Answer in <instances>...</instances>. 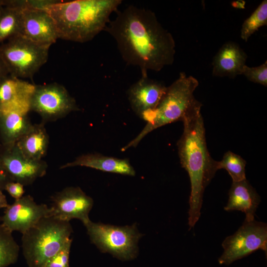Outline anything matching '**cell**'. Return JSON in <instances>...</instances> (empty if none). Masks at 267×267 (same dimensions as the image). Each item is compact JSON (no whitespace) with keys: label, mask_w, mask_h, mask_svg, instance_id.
Masks as SVG:
<instances>
[{"label":"cell","mask_w":267,"mask_h":267,"mask_svg":"<svg viewBox=\"0 0 267 267\" xmlns=\"http://www.w3.org/2000/svg\"><path fill=\"white\" fill-rule=\"evenodd\" d=\"M167 88L162 82L149 78L147 72L141 73V78L128 91L132 109L142 119L156 107Z\"/></svg>","instance_id":"5bb4252c"},{"label":"cell","mask_w":267,"mask_h":267,"mask_svg":"<svg viewBox=\"0 0 267 267\" xmlns=\"http://www.w3.org/2000/svg\"><path fill=\"white\" fill-rule=\"evenodd\" d=\"M35 85L9 74L0 79V111L28 114Z\"/></svg>","instance_id":"9a60e30c"},{"label":"cell","mask_w":267,"mask_h":267,"mask_svg":"<svg viewBox=\"0 0 267 267\" xmlns=\"http://www.w3.org/2000/svg\"><path fill=\"white\" fill-rule=\"evenodd\" d=\"M267 25V0H264L243 23L240 37L245 42L260 28Z\"/></svg>","instance_id":"cb8c5ba5"},{"label":"cell","mask_w":267,"mask_h":267,"mask_svg":"<svg viewBox=\"0 0 267 267\" xmlns=\"http://www.w3.org/2000/svg\"><path fill=\"white\" fill-rule=\"evenodd\" d=\"M223 252L219 259L220 264L229 265L258 250L267 251V225L262 222L245 220L232 235L222 244Z\"/></svg>","instance_id":"ba28073f"},{"label":"cell","mask_w":267,"mask_h":267,"mask_svg":"<svg viewBox=\"0 0 267 267\" xmlns=\"http://www.w3.org/2000/svg\"><path fill=\"white\" fill-rule=\"evenodd\" d=\"M72 238L45 265L44 267H69V256Z\"/></svg>","instance_id":"484cf974"},{"label":"cell","mask_w":267,"mask_h":267,"mask_svg":"<svg viewBox=\"0 0 267 267\" xmlns=\"http://www.w3.org/2000/svg\"><path fill=\"white\" fill-rule=\"evenodd\" d=\"M199 85L198 81L192 76L180 72L178 78L170 86L156 107L142 118L146 125L140 133L122 151L136 147L149 133L166 125L178 121L201 111L202 104L197 100L194 92Z\"/></svg>","instance_id":"277c9868"},{"label":"cell","mask_w":267,"mask_h":267,"mask_svg":"<svg viewBox=\"0 0 267 267\" xmlns=\"http://www.w3.org/2000/svg\"><path fill=\"white\" fill-rule=\"evenodd\" d=\"M27 6L22 11L19 36L36 43L50 46L59 39L55 23L44 8Z\"/></svg>","instance_id":"4fadbf2b"},{"label":"cell","mask_w":267,"mask_h":267,"mask_svg":"<svg viewBox=\"0 0 267 267\" xmlns=\"http://www.w3.org/2000/svg\"><path fill=\"white\" fill-rule=\"evenodd\" d=\"M79 110L75 99L62 85L56 83L35 85L31 110L39 114L43 122L55 121Z\"/></svg>","instance_id":"9c48e42d"},{"label":"cell","mask_w":267,"mask_h":267,"mask_svg":"<svg viewBox=\"0 0 267 267\" xmlns=\"http://www.w3.org/2000/svg\"><path fill=\"white\" fill-rule=\"evenodd\" d=\"M3 5H4V0H0V10L1 9Z\"/></svg>","instance_id":"4dcf8cb0"},{"label":"cell","mask_w":267,"mask_h":267,"mask_svg":"<svg viewBox=\"0 0 267 267\" xmlns=\"http://www.w3.org/2000/svg\"><path fill=\"white\" fill-rule=\"evenodd\" d=\"M183 131L177 143L181 167L190 181L188 225L193 227L198 221L206 186L216 172V162L208 151L204 121L201 111L184 118Z\"/></svg>","instance_id":"7a4b0ae2"},{"label":"cell","mask_w":267,"mask_h":267,"mask_svg":"<svg viewBox=\"0 0 267 267\" xmlns=\"http://www.w3.org/2000/svg\"><path fill=\"white\" fill-rule=\"evenodd\" d=\"M51 199L50 216L67 222L78 219L84 225L90 221L89 215L93 201L79 187H67L55 193Z\"/></svg>","instance_id":"8fae6325"},{"label":"cell","mask_w":267,"mask_h":267,"mask_svg":"<svg viewBox=\"0 0 267 267\" xmlns=\"http://www.w3.org/2000/svg\"><path fill=\"white\" fill-rule=\"evenodd\" d=\"M44 125V122L33 124L16 143L19 150L28 158L42 160L46 154L49 140Z\"/></svg>","instance_id":"ffe728a7"},{"label":"cell","mask_w":267,"mask_h":267,"mask_svg":"<svg viewBox=\"0 0 267 267\" xmlns=\"http://www.w3.org/2000/svg\"><path fill=\"white\" fill-rule=\"evenodd\" d=\"M9 74L7 68L0 56V79Z\"/></svg>","instance_id":"f1b7e54d"},{"label":"cell","mask_w":267,"mask_h":267,"mask_svg":"<svg viewBox=\"0 0 267 267\" xmlns=\"http://www.w3.org/2000/svg\"><path fill=\"white\" fill-rule=\"evenodd\" d=\"M247 58V54L238 44L231 41L224 43L213 58V76L234 78L241 75Z\"/></svg>","instance_id":"2e32d148"},{"label":"cell","mask_w":267,"mask_h":267,"mask_svg":"<svg viewBox=\"0 0 267 267\" xmlns=\"http://www.w3.org/2000/svg\"><path fill=\"white\" fill-rule=\"evenodd\" d=\"M5 190L15 200L21 198L24 193V186L20 183L10 181L5 186Z\"/></svg>","instance_id":"4316f807"},{"label":"cell","mask_w":267,"mask_h":267,"mask_svg":"<svg viewBox=\"0 0 267 267\" xmlns=\"http://www.w3.org/2000/svg\"><path fill=\"white\" fill-rule=\"evenodd\" d=\"M19 246L12 232L0 224V267H7L17 261Z\"/></svg>","instance_id":"7402d4cb"},{"label":"cell","mask_w":267,"mask_h":267,"mask_svg":"<svg viewBox=\"0 0 267 267\" xmlns=\"http://www.w3.org/2000/svg\"><path fill=\"white\" fill-rule=\"evenodd\" d=\"M105 30L115 40L123 60L141 72L171 65L176 54L172 35L151 10L129 5L110 21Z\"/></svg>","instance_id":"6da1fadb"},{"label":"cell","mask_w":267,"mask_h":267,"mask_svg":"<svg viewBox=\"0 0 267 267\" xmlns=\"http://www.w3.org/2000/svg\"><path fill=\"white\" fill-rule=\"evenodd\" d=\"M49 47L18 35L0 45V56L9 75L32 78L46 62Z\"/></svg>","instance_id":"8992f818"},{"label":"cell","mask_w":267,"mask_h":267,"mask_svg":"<svg viewBox=\"0 0 267 267\" xmlns=\"http://www.w3.org/2000/svg\"><path fill=\"white\" fill-rule=\"evenodd\" d=\"M2 191L0 190V208H6L8 206V204L6 196L3 194Z\"/></svg>","instance_id":"f546056e"},{"label":"cell","mask_w":267,"mask_h":267,"mask_svg":"<svg viewBox=\"0 0 267 267\" xmlns=\"http://www.w3.org/2000/svg\"><path fill=\"white\" fill-rule=\"evenodd\" d=\"M261 198L256 190L246 179L232 182L228 193V200L224 209L226 211H239L245 215L246 221L254 220Z\"/></svg>","instance_id":"e0dca14e"},{"label":"cell","mask_w":267,"mask_h":267,"mask_svg":"<svg viewBox=\"0 0 267 267\" xmlns=\"http://www.w3.org/2000/svg\"><path fill=\"white\" fill-rule=\"evenodd\" d=\"M28 114L16 111H0V143L10 146L16 143L32 126Z\"/></svg>","instance_id":"d6986e66"},{"label":"cell","mask_w":267,"mask_h":267,"mask_svg":"<svg viewBox=\"0 0 267 267\" xmlns=\"http://www.w3.org/2000/svg\"><path fill=\"white\" fill-rule=\"evenodd\" d=\"M1 146V144H0V148Z\"/></svg>","instance_id":"1f68e13d"},{"label":"cell","mask_w":267,"mask_h":267,"mask_svg":"<svg viewBox=\"0 0 267 267\" xmlns=\"http://www.w3.org/2000/svg\"><path fill=\"white\" fill-rule=\"evenodd\" d=\"M70 222L51 216L43 218L22 234L21 247L28 267H44L72 238Z\"/></svg>","instance_id":"5b68a950"},{"label":"cell","mask_w":267,"mask_h":267,"mask_svg":"<svg viewBox=\"0 0 267 267\" xmlns=\"http://www.w3.org/2000/svg\"><path fill=\"white\" fill-rule=\"evenodd\" d=\"M0 166L12 181L23 186L31 185L44 176L48 168L43 160H34L25 156L16 144L10 146H1Z\"/></svg>","instance_id":"30bf717a"},{"label":"cell","mask_w":267,"mask_h":267,"mask_svg":"<svg viewBox=\"0 0 267 267\" xmlns=\"http://www.w3.org/2000/svg\"><path fill=\"white\" fill-rule=\"evenodd\" d=\"M91 242L103 253L123 260L136 257L141 234L135 224L119 226L90 220L84 225Z\"/></svg>","instance_id":"52a82bcc"},{"label":"cell","mask_w":267,"mask_h":267,"mask_svg":"<svg viewBox=\"0 0 267 267\" xmlns=\"http://www.w3.org/2000/svg\"><path fill=\"white\" fill-rule=\"evenodd\" d=\"M10 181H12L8 177L6 172L0 166V190H4L5 185Z\"/></svg>","instance_id":"83f0119b"},{"label":"cell","mask_w":267,"mask_h":267,"mask_svg":"<svg viewBox=\"0 0 267 267\" xmlns=\"http://www.w3.org/2000/svg\"><path fill=\"white\" fill-rule=\"evenodd\" d=\"M241 75H244L249 81L267 86V61L260 66L251 67L245 65L241 71Z\"/></svg>","instance_id":"d4e9b609"},{"label":"cell","mask_w":267,"mask_h":267,"mask_svg":"<svg viewBox=\"0 0 267 267\" xmlns=\"http://www.w3.org/2000/svg\"><path fill=\"white\" fill-rule=\"evenodd\" d=\"M76 166L86 167L103 172L134 176L135 171L129 160L105 156L99 153H88L60 166L63 169Z\"/></svg>","instance_id":"ac0fdd59"},{"label":"cell","mask_w":267,"mask_h":267,"mask_svg":"<svg viewBox=\"0 0 267 267\" xmlns=\"http://www.w3.org/2000/svg\"><path fill=\"white\" fill-rule=\"evenodd\" d=\"M121 0L55 1L44 8L53 18L59 39L85 43L92 40L110 21Z\"/></svg>","instance_id":"3957f363"},{"label":"cell","mask_w":267,"mask_h":267,"mask_svg":"<svg viewBox=\"0 0 267 267\" xmlns=\"http://www.w3.org/2000/svg\"><path fill=\"white\" fill-rule=\"evenodd\" d=\"M0 10V45L19 35L22 13L27 0H3Z\"/></svg>","instance_id":"44dd1931"},{"label":"cell","mask_w":267,"mask_h":267,"mask_svg":"<svg viewBox=\"0 0 267 267\" xmlns=\"http://www.w3.org/2000/svg\"><path fill=\"white\" fill-rule=\"evenodd\" d=\"M246 162L239 155L230 151L225 152L220 161L216 162L217 170L224 169L231 177L232 182H238L246 178Z\"/></svg>","instance_id":"603a6c76"},{"label":"cell","mask_w":267,"mask_h":267,"mask_svg":"<svg viewBox=\"0 0 267 267\" xmlns=\"http://www.w3.org/2000/svg\"><path fill=\"white\" fill-rule=\"evenodd\" d=\"M50 212L47 205L37 204L30 195L23 196L5 208L1 224L12 232L23 234L43 218L50 216Z\"/></svg>","instance_id":"7c38bea8"}]
</instances>
